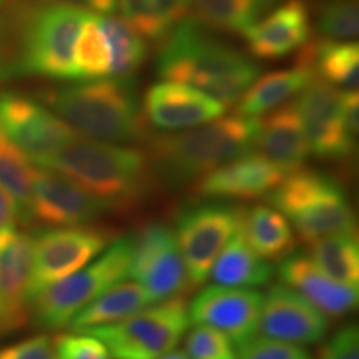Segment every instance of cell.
<instances>
[{"label": "cell", "instance_id": "1", "mask_svg": "<svg viewBox=\"0 0 359 359\" xmlns=\"http://www.w3.org/2000/svg\"><path fill=\"white\" fill-rule=\"evenodd\" d=\"M156 75L200 90L226 109L255 83L262 67L196 17H187L160 42Z\"/></svg>", "mask_w": 359, "mask_h": 359}, {"label": "cell", "instance_id": "2", "mask_svg": "<svg viewBox=\"0 0 359 359\" xmlns=\"http://www.w3.org/2000/svg\"><path fill=\"white\" fill-rule=\"evenodd\" d=\"M262 118L233 115L180 133L145 137L151 173L173 190L198 182L228 161L251 154Z\"/></svg>", "mask_w": 359, "mask_h": 359}, {"label": "cell", "instance_id": "3", "mask_svg": "<svg viewBox=\"0 0 359 359\" xmlns=\"http://www.w3.org/2000/svg\"><path fill=\"white\" fill-rule=\"evenodd\" d=\"M39 168L53 170L70 178L111 210L138 203L151 178L145 151L80 137Z\"/></svg>", "mask_w": 359, "mask_h": 359}, {"label": "cell", "instance_id": "4", "mask_svg": "<svg viewBox=\"0 0 359 359\" xmlns=\"http://www.w3.org/2000/svg\"><path fill=\"white\" fill-rule=\"evenodd\" d=\"M53 114L90 140L135 142L147 137L135 79H102L45 93Z\"/></svg>", "mask_w": 359, "mask_h": 359}, {"label": "cell", "instance_id": "5", "mask_svg": "<svg viewBox=\"0 0 359 359\" xmlns=\"http://www.w3.org/2000/svg\"><path fill=\"white\" fill-rule=\"evenodd\" d=\"M268 201L309 243L334 233L356 231L346 191L326 173L296 170L269 193Z\"/></svg>", "mask_w": 359, "mask_h": 359}, {"label": "cell", "instance_id": "6", "mask_svg": "<svg viewBox=\"0 0 359 359\" xmlns=\"http://www.w3.org/2000/svg\"><path fill=\"white\" fill-rule=\"evenodd\" d=\"M132 255L133 236L118 238L88 266L40 291L29 304L35 323L50 331L69 326L88 303L128 276Z\"/></svg>", "mask_w": 359, "mask_h": 359}, {"label": "cell", "instance_id": "7", "mask_svg": "<svg viewBox=\"0 0 359 359\" xmlns=\"http://www.w3.org/2000/svg\"><path fill=\"white\" fill-rule=\"evenodd\" d=\"M188 304L170 298L114 325L85 330L100 339L114 359H160L173 351L190 326Z\"/></svg>", "mask_w": 359, "mask_h": 359}, {"label": "cell", "instance_id": "8", "mask_svg": "<svg viewBox=\"0 0 359 359\" xmlns=\"http://www.w3.org/2000/svg\"><path fill=\"white\" fill-rule=\"evenodd\" d=\"M243 208L223 203L191 206L178 215L175 236L190 286L206 281L219 251L243 224Z\"/></svg>", "mask_w": 359, "mask_h": 359}, {"label": "cell", "instance_id": "9", "mask_svg": "<svg viewBox=\"0 0 359 359\" xmlns=\"http://www.w3.org/2000/svg\"><path fill=\"white\" fill-rule=\"evenodd\" d=\"M0 130L30 160L43 167L79 133L47 107L19 92H0Z\"/></svg>", "mask_w": 359, "mask_h": 359}, {"label": "cell", "instance_id": "10", "mask_svg": "<svg viewBox=\"0 0 359 359\" xmlns=\"http://www.w3.org/2000/svg\"><path fill=\"white\" fill-rule=\"evenodd\" d=\"M110 233L92 226H69L43 231L34 241L29 304L40 291L82 269L110 243Z\"/></svg>", "mask_w": 359, "mask_h": 359}, {"label": "cell", "instance_id": "11", "mask_svg": "<svg viewBox=\"0 0 359 359\" xmlns=\"http://www.w3.org/2000/svg\"><path fill=\"white\" fill-rule=\"evenodd\" d=\"M128 276L145 288L156 303L177 298L190 288L177 236L163 223H147L133 238Z\"/></svg>", "mask_w": 359, "mask_h": 359}, {"label": "cell", "instance_id": "12", "mask_svg": "<svg viewBox=\"0 0 359 359\" xmlns=\"http://www.w3.org/2000/svg\"><path fill=\"white\" fill-rule=\"evenodd\" d=\"M87 8L65 0H45L35 22L30 48V75L74 80V48Z\"/></svg>", "mask_w": 359, "mask_h": 359}, {"label": "cell", "instance_id": "13", "mask_svg": "<svg viewBox=\"0 0 359 359\" xmlns=\"http://www.w3.org/2000/svg\"><path fill=\"white\" fill-rule=\"evenodd\" d=\"M303 120L309 151L321 160H348L354 135L343 116L341 92L314 77L294 98Z\"/></svg>", "mask_w": 359, "mask_h": 359}, {"label": "cell", "instance_id": "14", "mask_svg": "<svg viewBox=\"0 0 359 359\" xmlns=\"http://www.w3.org/2000/svg\"><path fill=\"white\" fill-rule=\"evenodd\" d=\"M109 212L105 201L64 175L39 167L34 172L30 222L57 228L87 226Z\"/></svg>", "mask_w": 359, "mask_h": 359}, {"label": "cell", "instance_id": "15", "mask_svg": "<svg viewBox=\"0 0 359 359\" xmlns=\"http://www.w3.org/2000/svg\"><path fill=\"white\" fill-rule=\"evenodd\" d=\"M262 306L263 294L257 290L212 285L193 298L188 314L196 326L222 331L240 344L258 331Z\"/></svg>", "mask_w": 359, "mask_h": 359}, {"label": "cell", "instance_id": "16", "mask_svg": "<svg viewBox=\"0 0 359 359\" xmlns=\"http://www.w3.org/2000/svg\"><path fill=\"white\" fill-rule=\"evenodd\" d=\"M224 107L200 90L183 83L151 85L143 97L142 116L160 132H182L201 127L224 114Z\"/></svg>", "mask_w": 359, "mask_h": 359}, {"label": "cell", "instance_id": "17", "mask_svg": "<svg viewBox=\"0 0 359 359\" xmlns=\"http://www.w3.org/2000/svg\"><path fill=\"white\" fill-rule=\"evenodd\" d=\"M258 330L266 338L299 346L320 343L327 331V320L304 296L278 283L263 296Z\"/></svg>", "mask_w": 359, "mask_h": 359}, {"label": "cell", "instance_id": "18", "mask_svg": "<svg viewBox=\"0 0 359 359\" xmlns=\"http://www.w3.org/2000/svg\"><path fill=\"white\" fill-rule=\"evenodd\" d=\"M34 241L17 230L0 233V334L19 330L29 316Z\"/></svg>", "mask_w": 359, "mask_h": 359}, {"label": "cell", "instance_id": "19", "mask_svg": "<svg viewBox=\"0 0 359 359\" xmlns=\"http://www.w3.org/2000/svg\"><path fill=\"white\" fill-rule=\"evenodd\" d=\"M311 32V12L306 2L285 0L241 35L255 57L276 60L306 47Z\"/></svg>", "mask_w": 359, "mask_h": 359}, {"label": "cell", "instance_id": "20", "mask_svg": "<svg viewBox=\"0 0 359 359\" xmlns=\"http://www.w3.org/2000/svg\"><path fill=\"white\" fill-rule=\"evenodd\" d=\"M286 173L259 154L228 161L196 182V193L212 200H251L269 195Z\"/></svg>", "mask_w": 359, "mask_h": 359}, {"label": "cell", "instance_id": "21", "mask_svg": "<svg viewBox=\"0 0 359 359\" xmlns=\"http://www.w3.org/2000/svg\"><path fill=\"white\" fill-rule=\"evenodd\" d=\"M280 280L318 308L325 316L339 318L356 308L359 291L331 280L314 264L309 255L290 253L280 264Z\"/></svg>", "mask_w": 359, "mask_h": 359}, {"label": "cell", "instance_id": "22", "mask_svg": "<svg viewBox=\"0 0 359 359\" xmlns=\"http://www.w3.org/2000/svg\"><path fill=\"white\" fill-rule=\"evenodd\" d=\"M45 0H4L0 6V82L30 77L35 22Z\"/></svg>", "mask_w": 359, "mask_h": 359}, {"label": "cell", "instance_id": "23", "mask_svg": "<svg viewBox=\"0 0 359 359\" xmlns=\"http://www.w3.org/2000/svg\"><path fill=\"white\" fill-rule=\"evenodd\" d=\"M255 148L286 175L303 167L309 155V147L294 102L278 107L266 120H262Z\"/></svg>", "mask_w": 359, "mask_h": 359}, {"label": "cell", "instance_id": "24", "mask_svg": "<svg viewBox=\"0 0 359 359\" xmlns=\"http://www.w3.org/2000/svg\"><path fill=\"white\" fill-rule=\"evenodd\" d=\"M313 79L311 67L299 57L293 69L271 72L255 80V83L236 102V115L259 118L268 111L278 109L281 103H286L291 97L298 95Z\"/></svg>", "mask_w": 359, "mask_h": 359}, {"label": "cell", "instance_id": "25", "mask_svg": "<svg viewBox=\"0 0 359 359\" xmlns=\"http://www.w3.org/2000/svg\"><path fill=\"white\" fill-rule=\"evenodd\" d=\"M150 304H156V302L140 283L118 281L88 303L70 321L69 327L72 331H85L97 326L114 325L133 316Z\"/></svg>", "mask_w": 359, "mask_h": 359}, {"label": "cell", "instance_id": "26", "mask_svg": "<svg viewBox=\"0 0 359 359\" xmlns=\"http://www.w3.org/2000/svg\"><path fill=\"white\" fill-rule=\"evenodd\" d=\"M208 276L215 281V285L231 286V288L262 286L271 280L273 266L268 259L255 253L240 228L219 251Z\"/></svg>", "mask_w": 359, "mask_h": 359}, {"label": "cell", "instance_id": "27", "mask_svg": "<svg viewBox=\"0 0 359 359\" xmlns=\"http://www.w3.org/2000/svg\"><path fill=\"white\" fill-rule=\"evenodd\" d=\"M302 58L311 67L314 77L331 87L356 90L359 82V47L356 42L325 40L308 43Z\"/></svg>", "mask_w": 359, "mask_h": 359}, {"label": "cell", "instance_id": "28", "mask_svg": "<svg viewBox=\"0 0 359 359\" xmlns=\"http://www.w3.org/2000/svg\"><path fill=\"white\" fill-rule=\"evenodd\" d=\"M243 235L255 253L264 259H283L294 248V233L283 215L275 208L258 205L243 217Z\"/></svg>", "mask_w": 359, "mask_h": 359}, {"label": "cell", "instance_id": "29", "mask_svg": "<svg viewBox=\"0 0 359 359\" xmlns=\"http://www.w3.org/2000/svg\"><path fill=\"white\" fill-rule=\"evenodd\" d=\"M122 19L151 42H161L190 12L191 0H116Z\"/></svg>", "mask_w": 359, "mask_h": 359}, {"label": "cell", "instance_id": "30", "mask_svg": "<svg viewBox=\"0 0 359 359\" xmlns=\"http://www.w3.org/2000/svg\"><path fill=\"white\" fill-rule=\"evenodd\" d=\"M285 0H191L196 19L213 29L243 34Z\"/></svg>", "mask_w": 359, "mask_h": 359}, {"label": "cell", "instance_id": "31", "mask_svg": "<svg viewBox=\"0 0 359 359\" xmlns=\"http://www.w3.org/2000/svg\"><path fill=\"white\" fill-rule=\"evenodd\" d=\"M309 258L331 280L358 288L359 243L356 231L334 233L313 241Z\"/></svg>", "mask_w": 359, "mask_h": 359}, {"label": "cell", "instance_id": "32", "mask_svg": "<svg viewBox=\"0 0 359 359\" xmlns=\"http://www.w3.org/2000/svg\"><path fill=\"white\" fill-rule=\"evenodd\" d=\"M110 48V74L115 79H135L148 57V47L142 35L122 17H98Z\"/></svg>", "mask_w": 359, "mask_h": 359}, {"label": "cell", "instance_id": "33", "mask_svg": "<svg viewBox=\"0 0 359 359\" xmlns=\"http://www.w3.org/2000/svg\"><path fill=\"white\" fill-rule=\"evenodd\" d=\"M110 75V48L98 17L90 13L85 17L74 48V80L93 82Z\"/></svg>", "mask_w": 359, "mask_h": 359}, {"label": "cell", "instance_id": "34", "mask_svg": "<svg viewBox=\"0 0 359 359\" xmlns=\"http://www.w3.org/2000/svg\"><path fill=\"white\" fill-rule=\"evenodd\" d=\"M358 0H325L316 13V30L326 40L343 42L358 37Z\"/></svg>", "mask_w": 359, "mask_h": 359}, {"label": "cell", "instance_id": "35", "mask_svg": "<svg viewBox=\"0 0 359 359\" xmlns=\"http://www.w3.org/2000/svg\"><path fill=\"white\" fill-rule=\"evenodd\" d=\"M188 359H236L233 341L210 326H195L185 341Z\"/></svg>", "mask_w": 359, "mask_h": 359}, {"label": "cell", "instance_id": "36", "mask_svg": "<svg viewBox=\"0 0 359 359\" xmlns=\"http://www.w3.org/2000/svg\"><path fill=\"white\" fill-rule=\"evenodd\" d=\"M236 359H311V356L298 344L253 336L238 344Z\"/></svg>", "mask_w": 359, "mask_h": 359}, {"label": "cell", "instance_id": "37", "mask_svg": "<svg viewBox=\"0 0 359 359\" xmlns=\"http://www.w3.org/2000/svg\"><path fill=\"white\" fill-rule=\"evenodd\" d=\"M55 359H110L109 349L95 336L74 331L53 339Z\"/></svg>", "mask_w": 359, "mask_h": 359}, {"label": "cell", "instance_id": "38", "mask_svg": "<svg viewBox=\"0 0 359 359\" xmlns=\"http://www.w3.org/2000/svg\"><path fill=\"white\" fill-rule=\"evenodd\" d=\"M0 359H55L53 339L47 334L27 338L7 348H0Z\"/></svg>", "mask_w": 359, "mask_h": 359}, {"label": "cell", "instance_id": "39", "mask_svg": "<svg viewBox=\"0 0 359 359\" xmlns=\"http://www.w3.org/2000/svg\"><path fill=\"white\" fill-rule=\"evenodd\" d=\"M318 359H359V334L356 326L339 330L323 346Z\"/></svg>", "mask_w": 359, "mask_h": 359}, {"label": "cell", "instance_id": "40", "mask_svg": "<svg viewBox=\"0 0 359 359\" xmlns=\"http://www.w3.org/2000/svg\"><path fill=\"white\" fill-rule=\"evenodd\" d=\"M17 219H19V213H17L15 203H13L11 196L0 188V233L15 230Z\"/></svg>", "mask_w": 359, "mask_h": 359}, {"label": "cell", "instance_id": "41", "mask_svg": "<svg viewBox=\"0 0 359 359\" xmlns=\"http://www.w3.org/2000/svg\"><path fill=\"white\" fill-rule=\"evenodd\" d=\"M65 2L77 4L80 7L102 13H111L116 8V0H65Z\"/></svg>", "mask_w": 359, "mask_h": 359}, {"label": "cell", "instance_id": "42", "mask_svg": "<svg viewBox=\"0 0 359 359\" xmlns=\"http://www.w3.org/2000/svg\"><path fill=\"white\" fill-rule=\"evenodd\" d=\"M160 359H188L185 351H170L167 354H163Z\"/></svg>", "mask_w": 359, "mask_h": 359}, {"label": "cell", "instance_id": "43", "mask_svg": "<svg viewBox=\"0 0 359 359\" xmlns=\"http://www.w3.org/2000/svg\"><path fill=\"white\" fill-rule=\"evenodd\" d=\"M2 2H4V0H0V6H2Z\"/></svg>", "mask_w": 359, "mask_h": 359}]
</instances>
